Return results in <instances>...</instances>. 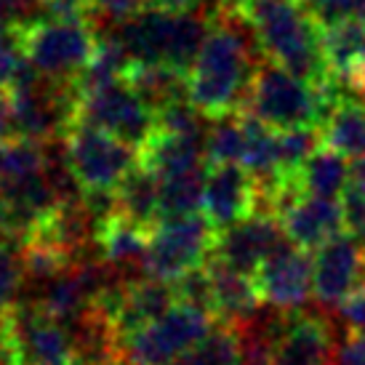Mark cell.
I'll list each match as a JSON object with an SVG mask.
<instances>
[{
  "mask_svg": "<svg viewBox=\"0 0 365 365\" xmlns=\"http://www.w3.org/2000/svg\"><path fill=\"white\" fill-rule=\"evenodd\" d=\"M256 38L235 11L216 14L211 32L187 75V96L208 120L243 112L248 91L254 86Z\"/></svg>",
  "mask_w": 365,
  "mask_h": 365,
  "instance_id": "6da1fadb",
  "label": "cell"
},
{
  "mask_svg": "<svg viewBox=\"0 0 365 365\" xmlns=\"http://www.w3.org/2000/svg\"><path fill=\"white\" fill-rule=\"evenodd\" d=\"M235 14L251 27L259 51L312 86H328L323 30L299 0H240Z\"/></svg>",
  "mask_w": 365,
  "mask_h": 365,
  "instance_id": "7a4b0ae2",
  "label": "cell"
},
{
  "mask_svg": "<svg viewBox=\"0 0 365 365\" xmlns=\"http://www.w3.org/2000/svg\"><path fill=\"white\" fill-rule=\"evenodd\" d=\"M352 96L349 83L331 78L328 86H312L274 61H262L243 112L274 131L288 128H323L328 115L341 99Z\"/></svg>",
  "mask_w": 365,
  "mask_h": 365,
  "instance_id": "3957f363",
  "label": "cell"
},
{
  "mask_svg": "<svg viewBox=\"0 0 365 365\" xmlns=\"http://www.w3.org/2000/svg\"><path fill=\"white\" fill-rule=\"evenodd\" d=\"M16 30L32 70L53 81H75L99 46L83 16H43Z\"/></svg>",
  "mask_w": 365,
  "mask_h": 365,
  "instance_id": "277c9868",
  "label": "cell"
},
{
  "mask_svg": "<svg viewBox=\"0 0 365 365\" xmlns=\"http://www.w3.org/2000/svg\"><path fill=\"white\" fill-rule=\"evenodd\" d=\"M64 158L83 195H112L139 163V150L93 125L72 123L64 133Z\"/></svg>",
  "mask_w": 365,
  "mask_h": 365,
  "instance_id": "5b68a950",
  "label": "cell"
},
{
  "mask_svg": "<svg viewBox=\"0 0 365 365\" xmlns=\"http://www.w3.org/2000/svg\"><path fill=\"white\" fill-rule=\"evenodd\" d=\"M213 320L211 312L179 302L153 323L123 336L118 341L120 365H171L211 331Z\"/></svg>",
  "mask_w": 365,
  "mask_h": 365,
  "instance_id": "8992f818",
  "label": "cell"
},
{
  "mask_svg": "<svg viewBox=\"0 0 365 365\" xmlns=\"http://www.w3.org/2000/svg\"><path fill=\"white\" fill-rule=\"evenodd\" d=\"M216 230L203 213L168 216L150 230L144 274L160 280H179L182 274L205 267L213 254Z\"/></svg>",
  "mask_w": 365,
  "mask_h": 365,
  "instance_id": "52a82bcc",
  "label": "cell"
},
{
  "mask_svg": "<svg viewBox=\"0 0 365 365\" xmlns=\"http://www.w3.org/2000/svg\"><path fill=\"white\" fill-rule=\"evenodd\" d=\"M75 123H86L118 136L131 147H142L155 133V107L125 81L91 91L78 99Z\"/></svg>",
  "mask_w": 365,
  "mask_h": 365,
  "instance_id": "ba28073f",
  "label": "cell"
},
{
  "mask_svg": "<svg viewBox=\"0 0 365 365\" xmlns=\"http://www.w3.org/2000/svg\"><path fill=\"white\" fill-rule=\"evenodd\" d=\"M312 262V296L325 309H339L365 288V243L346 230L320 245Z\"/></svg>",
  "mask_w": 365,
  "mask_h": 365,
  "instance_id": "9c48e42d",
  "label": "cell"
},
{
  "mask_svg": "<svg viewBox=\"0 0 365 365\" xmlns=\"http://www.w3.org/2000/svg\"><path fill=\"white\" fill-rule=\"evenodd\" d=\"M312 264L307 248L283 240L254 274L262 304L274 312H299L312 296Z\"/></svg>",
  "mask_w": 365,
  "mask_h": 365,
  "instance_id": "30bf717a",
  "label": "cell"
},
{
  "mask_svg": "<svg viewBox=\"0 0 365 365\" xmlns=\"http://www.w3.org/2000/svg\"><path fill=\"white\" fill-rule=\"evenodd\" d=\"M259 208H262V190L256 176L245 165L240 163L208 165L203 187V216L216 232L243 222Z\"/></svg>",
  "mask_w": 365,
  "mask_h": 365,
  "instance_id": "8fae6325",
  "label": "cell"
},
{
  "mask_svg": "<svg viewBox=\"0 0 365 365\" xmlns=\"http://www.w3.org/2000/svg\"><path fill=\"white\" fill-rule=\"evenodd\" d=\"M283 240V224L277 219V213L259 208L243 222L216 232L211 259L227 264L232 269H240V272L256 274L264 259Z\"/></svg>",
  "mask_w": 365,
  "mask_h": 365,
  "instance_id": "7c38bea8",
  "label": "cell"
},
{
  "mask_svg": "<svg viewBox=\"0 0 365 365\" xmlns=\"http://www.w3.org/2000/svg\"><path fill=\"white\" fill-rule=\"evenodd\" d=\"M274 213L283 224L285 240H291L294 245L307 248V251H317L331 237L346 230L341 197L296 192Z\"/></svg>",
  "mask_w": 365,
  "mask_h": 365,
  "instance_id": "4fadbf2b",
  "label": "cell"
},
{
  "mask_svg": "<svg viewBox=\"0 0 365 365\" xmlns=\"http://www.w3.org/2000/svg\"><path fill=\"white\" fill-rule=\"evenodd\" d=\"M336 341L331 323L314 314L285 312L274 331L269 365H334Z\"/></svg>",
  "mask_w": 365,
  "mask_h": 365,
  "instance_id": "5bb4252c",
  "label": "cell"
},
{
  "mask_svg": "<svg viewBox=\"0 0 365 365\" xmlns=\"http://www.w3.org/2000/svg\"><path fill=\"white\" fill-rule=\"evenodd\" d=\"M205 267L211 274L216 320L230 325H245L248 320H254L259 307H262V296H259V285H256L254 274L232 269L216 259H208Z\"/></svg>",
  "mask_w": 365,
  "mask_h": 365,
  "instance_id": "9a60e30c",
  "label": "cell"
},
{
  "mask_svg": "<svg viewBox=\"0 0 365 365\" xmlns=\"http://www.w3.org/2000/svg\"><path fill=\"white\" fill-rule=\"evenodd\" d=\"M150 245V230L125 219L123 213L112 211L96 227V248L102 262L115 267L118 272H142Z\"/></svg>",
  "mask_w": 365,
  "mask_h": 365,
  "instance_id": "2e32d148",
  "label": "cell"
},
{
  "mask_svg": "<svg viewBox=\"0 0 365 365\" xmlns=\"http://www.w3.org/2000/svg\"><path fill=\"white\" fill-rule=\"evenodd\" d=\"M139 163L147 165L150 171L158 173V179L173 176V173L208 168V160H205V139L158 131L155 128L153 136L139 147Z\"/></svg>",
  "mask_w": 365,
  "mask_h": 365,
  "instance_id": "e0dca14e",
  "label": "cell"
},
{
  "mask_svg": "<svg viewBox=\"0 0 365 365\" xmlns=\"http://www.w3.org/2000/svg\"><path fill=\"white\" fill-rule=\"evenodd\" d=\"M115 211L153 230L160 222V179L147 165L136 163L115 190Z\"/></svg>",
  "mask_w": 365,
  "mask_h": 365,
  "instance_id": "ac0fdd59",
  "label": "cell"
},
{
  "mask_svg": "<svg viewBox=\"0 0 365 365\" xmlns=\"http://www.w3.org/2000/svg\"><path fill=\"white\" fill-rule=\"evenodd\" d=\"M349 158L331 150L328 144H320L296 176V190L320 197H341L349 184Z\"/></svg>",
  "mask_w": 365,
  "mask_h": 365,
  "instance_id": "d6986e66",
  "label": "cell"
},
{
  "mask_svg": "<svg viewBox=\"0 0 365 365\" xmlns=\"http://www.w3.org/2000/svg\"><path fill=\"white\" fill-rule=\"evenodd\" d=\"M323 144L349 160L365 158V107L355 99H341L320 128Z\"/></svg>",
  "mask_w": 365,
  "mask_h": 365,
  "instance_id": "ffe728a7",
  "label": "cell"
},
{
  "mask_svg": "<svg viewBox=\"0 0 365 365\" xmlns=\"http://www.w3.org/2000/svg\"><path fill=\"white\" fill-rule=\"evenodd\" d=\"M323 51L331 75L349 83L365 67V21H341L323 30Z\"/></svg>",
  "mask_w": 365,
  "mask_h": 365,
  "instance_id": "44dd1931",
  "label": "cell"
},
{
  "mask_svg": "<svg viewBox=\"0 0 365 365\" xmlns=\"http://www.w3.org/2000/svg\"><path fill=\"white\" fill-rule=\"evenodd\" d=\"M243 334L237 325L222 323L179 355L171 365H243Z\"/></svg>",
  "mask_w": 365,
  "mask_h": 365,
  "instance_id": "7402d4cb",
  "label": "cell"
},
{
  "mask_svg": "<svg viewBox=\"0 0 365 365\" xmlns=\"http://www.w3.org/2000/svg\"><path fill=\"white\" fill-rule=\"evenodd\" d=\"M208 168L173 173L160 179V219L168 216H187L203 208V187Z\"/></svg>",
  "mask_w": 365,
  "mask_h": 365,
  "instance_id": "603a6c76",
  "label": "cell"
},
{
  "mask_svg": "<svg viewBox=\"0 0 365 365\" xmlns=\"http://www.w3.org/2000/svg\"><path fill=\"white\" fill-rule=\"evenodd\" d=\"M243 153H245L243 115L235 112V115L211 120V128L205 131V160H208V165L243 163Z\"/></svg>",
  "mask_w": 365,
  "mask_h": 365,
  "instance_id": "cb8c5ba5",
  "label": "cell"
},
{
  "mask_svg": "<svg viewBox=\"0 0 365 365\" xmlns=\"http://www.w3.org/2000/svg\"><path fill=\"white\" fill-rule=\"evenodd\" d=\"M27 280L24 274V259L21 254L9 245L6 240H0V312L11 309L14 304H19V291Z\"/></svg>",
  "mask_w": 365,
  "mask_h": 365,
  "instance_id": "d4e9b609",
  "label": "cell"
},
{
  "mask_svg": "<svg viewBox=\"0 0 365 365\" xmlns=\"http://www.w3.org/2000/svg\"><path fill=\"white\" fill-rule=\"evenodd\" d=\"M27 67H30V61L21 48L19 30L11 27L9 32L0 35V91H9Z\"/></svg>",
  "mask_w": 365,
  "mask_h": 365,
  "instance_id": "484cf974",
  "label": "cell"
},
{
  "mask_svg": "<svg viewBox=\"0 0 365 365\" xmlns=\"http://www.w3.org/2000/svg\"><path fill=\"white\" fill-rule=\"evenodd\" d=\"M173 285H176V296H179L182 304H192L197 309H205V312L213 314V285L208 267H197L192 272L182 274L179 280H173Z\"/></svg>",
  "mask_w": 365,
  "mask_h": 365,
  "instance_id": "4316f807",
  "label": "cell"
},
{
  "mask_svg": "<svg viewBox=\"0 0 365 365\" xmlns=\"http://www.w3.org/2000/svg\"><path fill=\"white\" fill-rule=\"evenodd\" d=\"M336 312H339V320L344 323L346 334L365 336V288H360L355 296H349Z\"/></svg>",
  "mask_w": 365,
  "mask_h": 365,
  "instance_id": "83f0119b",
  "label": "cell"
},
{
  "mask_svg": "<svg viewBox=\"0 0 365 365\" xmlns=\"http://www.w3.org/2000/svg\"><path fill=\"white\" fill-rule=\"evenodd\" d=\"M91 3L112 19H128L144 9V0H91Z\"/></svg>",
  "mask_w": 365,
  "mask_h": 365,
  "instance_id": "f1b7e54d",
  "label": "cell"
},
{
  "mask_svg": "<svg viewBox=\"0 0 365 365\" xmlns=\"http://www.w3.org/2000/svg\"><path fill=\"white\" fill-rule=\"evenodd\" d=\"M339 365H365V336L349 334L346 341L339 346Z\"/></svg>",
  "mask_w": 365,
  "mask_h": 365,
  "instance_id": "f546056e",
  "label": "cell"
},
{
  "mask_svg": "<svg viewBox=\"0 0 365 365\" xmlns=\"http://www.w3.org/2000/svg\"><path fill=\"white\" fill-rule=\"evenodd\" d=\"M91 0H43L51 16H83V11Z\"/></svg>",
  "mask_w": 365,
  "mask_h": 365,
  "instance_id": "4dcf8cb0",
  "label": "cell"
},
{
  "mask_svg": "<svg viewBox=\"0 0 365 365\" xmlns=\"http://www.w3.org/2000/svg\"><path fill=\"white\" fill-rule=\"evenodd\" d=\"M14 112H11V96L9 91H0V147L14 139Z\"/></svg>",
  "mask_w": 365,
  "mask_h": 365,
  "instance_id": "1f68e13d",
  "label": "cell"
},
{
  "mask_svg": "<svg viewBox=\"0 0 365 365\" xmlns=\"http://www.w3.org/2000/svg\"><path fill=\"white\" fill-rule=\"evenodd\" d=\"M344 192L355 195L357 200L365 205V158L363 160H352V171H349V184Z\"/></svg>",
  "mask_w": 365,
  "mask_h": 365,
  "instance_id": "d6a6232c",
  "label": "cell"
},
{
  "mask_svg": "<svg viewBox=\"0 0 365 365\" xmlns=\"http://www.w3.org/2000/svg\"><path fill=\"white\" fill-rule=\"evenodd\" d=\"M150 9L171 11V14H182V11H192L195 6H200L203 0H144Z\"/></svg>",
  "mask_w": 365,
  "mask_h": 365,
  "instance_id": "836d02e7",
  "label": "cell"
},
{
  "mask_svg": "<svg viewBox=\"0 0 365 365\" xmlns=\"http://www.w3.org/2000/svg\"><path fill=\"white\" fill-rule=\"evenodd\" d=\"M349 91H352V96L365 107V67H360V70L349 78Z\"/></svg>",
  "mask_w": 365,
  "mask_h": 365,
  "instance_id": "e575fe53",
  "label": "cell"
},
{
  "mask_svg": "<svg viewBox=\"0 0 365 365\" xmlns=\"http://www.w3.org/2000/svg\"><path fill=\"white\" fill-rule=\"evenodd\" d=\"M11 27H14V24H11V21L6 19V16H3V14H0V35H3V32H9Z\"/></svg>",
  "mask_w": 365,
  "mask_h": 365,
  "instance_id": "d590c367",
  "label": "cell"
},
{
  "mask_svg": "<svg viewBox=\"0 0 365 365\" xmlns=\"http://www.w3.org/2000/svg\"><path fill=\"white\" fill-rule=\"evenodd\" d=\"M0 317H3V312H0Z\"/></svg>",
  "mask_w": 365,
  "mask_h": 365,
  "instance_id": "8d00e7d4",
  "label": "cell"
}]
</instances>
